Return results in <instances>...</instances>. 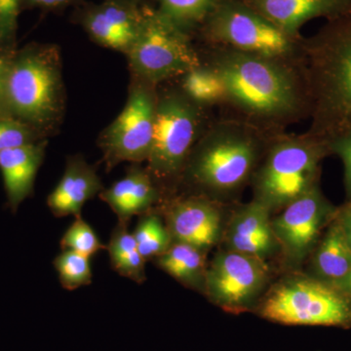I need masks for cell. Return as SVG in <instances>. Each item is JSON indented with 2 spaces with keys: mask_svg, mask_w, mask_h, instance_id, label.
<instances>
[{
  "mask_svg": "<svg viewBox=\"0 0 351 351\" xmlns=\"http://www.w3.org/2000/svg\"><path fill=\"white\" fill-rule=\"evenodd\" d=\"M269 210L252 200L235 210L223 232L226 250L267 260L279 251Z\"/></svg>",
  "mask_w": 351,
  "mask_h": 351,
  "instance_id": "5bb4252c",
  "label": "cell"
},
{
  "mask_svg": "<svg viewBox=\"0 0 351 351\" xmlns=\"http://www.w3.org/2000/svg\"><path fill=\"white\" fill-rule=\"evenodd\" d=\"M274 136L228 117L212 120L189 154L180 186L219 203L234 199L251 184Z\"/></svg>",
  "mask_w": 351,
  "mask_h": 351,
  "instance_id": "3957f363",
  "label": "cell"
},
{
  "mask_svg": "<svg viewBox=\"0 0 351 351\" xmlns=\"http://www.w3.org/2000/svg\"><path fill=\"white\" fill-rule=\"evenodd\" d=\"M130 221H119L107 245L110 265L120 276L137 284L147 280L145 261L138 251L133 233L129 232Z\"/></svg>",
  "mask_w": 351,
  "mask_h": 351,
  "instance_id": "7402d4cb",
  "label": "cell"
},
{
  "mask_svg": "<svg viewBox=\"0 0 351 351\" xmlns=\"http://www.w3.org/2000/svg\"><path fill=\"white\" fill-rule=\"evenodd\" d=\"M142 17V9L133 2L110 0L88 11L83 23L97 43L127 54L137 38Z\"/></svg>",
  "mask_w": 351,
  "mask_h": 351,
  "instance_id": "9a60e30c",
  "label": "cell"
},
{
  "mask_svg": "<svg viewBox=\"0 0 351 351\" xmlns=\"http://www.w3.org/2000/svg\"><path fill=\"white\" fill-rule=\"evenodd\" d=\"M330 152L338 156L345 166V184L348 197L351 201V134L332 138L328 142Z\"/></svg>",
  "mask_w": 351,
  "mask_h": 351,
  "instance_id": "f1b7e54d",
  "label": "cell"
},
{
  "mask_svg": "<svg viewBox=\"0 0 351 351\" xmlns=\"http://www.w3.org/2000/svg\"><path fill=\"white\" fill-rule=\"evenodd\" d=\"M336 212L319 186H316L271 219L272 230L287 269L301 267L313 253L323 228L331 223Z\"/></svg>",
  "mask_w": 351,
  "mask_h": 351,
  "instance_id": "7c38bea8",
  "label": "cell"
},
{
  "mask_svg": "<svg viewBox=\"0 0 351 351\" xmlns=\"http://www.w3.org/2000/svg\"><path fill=\"white\" fill-rule=\"evenodd\" d=\"M75 218L60 242L62 251L76 252L90 258L99 252L106 250L107 246L99 239L94 228L82 216Z\"/></svg>",
  "mask_w": 351,
  "mask_h": 351,
  "instance_id": "4316f807",
  "label": "cell"
},
{
  "mask_svg": "<svg viewBox=\"0 0 351 351\" xmlns=\"http://www.w3.org/2000/svg\"><path fill=\"white\" fill-rule=\"evenodd\" d=\"M311 265L314 278L331 285L339 282L350 272L351 247L336 215L324 237L314 248Z\"/></svg>",
  "mask_w": 351,
  "mask_h": 351,
  "instance_id": "ffe728a7",
  "label": "cell"
},
{
  "mask_svg": "<svg viewBox=\"0 0 351 351\" xmlns=\"http://www.w3.org/2000/svg\"><path fill=\"white\" fill-rule=\"evenodd\" d=\"M219 0H157L159 11L182 31L195 36Z\"/></svg>",
  "mask_w": 351,
  "mask_h": 351,
  "instance_id": "d4e9b609",
  "label": "cell"
},
{
  "mask_svg": "<svg viewBox=\"0 0 351 351\" xmlns=\"http://www.w3.org/2000/svg\"><path fill=\"white\" fill-rule=\"evenodd\" d=\"M207 252L193 245L172 242L162 255L154 258L157 267L184 287L204 294Z\"/></svg>",
  "mask_w": 351,
  "mask_h": 351,
  "instance_id": "44dd1931",
  "label": "cell"
},
{
  "mask_svg": "<svg viewBox=\"0 0 351 351\" xmlns=\"http://www.w3.org/2000/svg\"><path fill=\"white\" fill-rule=\"evenodd\" d=\"M21 0H0V36H8L15 29Z\"/></svg>",
  "mask_w": 351,
  "mask_h": 351,
  "instance_id": "f546056e",
  "label": "cell"
},
{
  "mask_svg": "<svg viewBox=\"0 0 351 351\" xmlns=\"http://www.w3.org/2000/svg\"><path fill=\"white\" fill-rule=\"evenodd\" d=\"M157 103L156 86L138 80L122 112L101 133L107 170L121 162L140 164L151 152Z\"/></svg>",
  "mask_w": 351,
  "mask_h": 351,
  "instance_id": "30bf717a",
  "label": "cell"
},
{
  "mask_svg": "<svg viewBox=\"0 0 351 351\" xmlns=\"http://www.w3.org/2000/svg\"><path fill=\"white\" fill-rule=\"evenodd\" d=\"M198 48L201 62L223 80V117L276 135L309 119L311 100L302 66L228 49Z\"/></svg>",
  "mask_w": 351,
  "mask_h": 351,
  "instance_id": "6da1fadb",
  "label": "cell"
},
{
  "mask_svg": "<svg viewBox=\"0 0 351 351\" xmlns=\"http://www.w3.org/2000/svg\"><path fill=\"white\" fill-rule=\"evenodd\" d=\"M140 29L127 52L132 71L141 82L157 85L182 77L202 62L193 36L157 9L145 7Z\"/></svg>",
  "mask_w": 351,
  "mask_h": 351,
  "instance_id": "ba28073f",
  "label": "cell"
},
{
  "mask_svg": "<svg viewBox=\"0 0 351 351\" xmlns=\"http://www.w3.org/2000/svg\"><path fill=\"white\" fill-rule=\"evenodd\" d=\"M180 89L200 107L208 108L223 106L226 89L223 80L213 69L201 64L179 78Z\"/></svg>",
  "mask_w": 351,
  "mask_h": 351,
  "instance_id": "603a6c76",
  "label": "cell"
},
{
  "mask_svg": "<svg viewBox=\"0 0 351 351\" xmlns=\"http://www.w3.org/2000/svg\"><path fill=\"white\" fill-rule=\"evenodd\" d=\"M32 5L43 7V8H57L71 3L73 0H27Z\"/></svg>",
  "mask_w": 351,
  "mask_h": 351,
  "instance_id": "d6a6232c",
  "label": "cell"
},
{
  "mask_svg": "<svg viewBox=\"0 0 351 351\" xmlns=\"http://www.w3.org/2000/svg\"><path fill=\"white\" fill-rule=\"evenodd\" d=\"M138 217L137 226L132 233L145 262L154 261L168 250L173 242L172 237L156 209Z\"/></svg>",
  "mask_w": 351,
  "mask_h": 351,
  "instance_id": "cb8c5ba5",
  "label": "cell"
},
{
  "mask_svg": "<svg viewBox=\"0 0 351 351\" xmlns=\"http://www.w3.org/2000/svg\"><path fill=\"white\" fill-rule=\"evenodd\" d=\"M258 313L284 325L348 328L351 299L313 276L288 277L267 293Z\"/></svg>",
  "mask_w": 351,
  "mask_h": 351,
  "instance_id": "9c48e42d",
  "label": "cell"
},
{
  "mask_svg": "<svg viewBox=\"0 0 351 351\" xmlns=\"http://www.w3.org/2000/svg\"><path fill=\"white\" fill-rule=\"evenodd\" d=\"M269 278L265 260L226 249L207 267L204 294L228 313H243L258 301Z\"/></svg>",
  "mask_w": 351,
  "mask_h": 351,
  "instance_id": "8fae6325",
  "label": "cell"
},
{
  "mask_svg": "<svg viewBox=\"0 0 351 351\" xmlns=\"http://www.w3.org/2000/svg\"><path fill=\"white\" fill-rule=\"evenodd\" d=\"M100 198L107 203L119 221H130L156 209L162 203L163 196L145 168L133 164L126 175L101 191Z\"/></svg>",
  "mask_w": 351,
  "mask_h": 351,
  "instance_id": "e0dca14e",
  "label": "cell"
},
{
  "mask_svg": "<svg viewBox=\"0 0 351 351\" xmlns=\"http://www.w3.org/2000/svg\"><path fill=\"white\" fill-rule=\"evenodd\" d=\"M45 149V142H36L0 152V171L7 202L13 213L32 195Z\"/></svg>",
  "mask_w": 351,
  "mask_h": 351,
  "instance_id": "d6986e66",
  "label": "cell"
},
{
  "mask_svg": "<svg viewBox=\"0 0 351 351\" xmlns=\"http://www.w3.org/2000/svg\"><path fill=\"white\" fill-rule=\"evenodd\" d=\"M55 269L58 272L60 283L66 290L73 291L92 283L90 258L76 252L64 250L55 258Z\"/></svg>",
  "mask_w": 351,
  "mask_h": 351,
  "instance_id": "484cf974",
  "label": "cell"
},
{
  "mask_svg": "<svg viewBox=\"0 0 351 351\" xmlns=\"http://www.w3.org/2000/svg\"><path fill=\"white\" fill-rule=\"evenodd\" d=\"M208 110L188 98L180 87L157 92L154 135L145 169L162 193L163 201L179 191L189 154L212 122Z\"/></svg>",
  "mask_w": 351,
  "mask_h": 351,
  "instance_id": "5b68a950",
  "label": "cell"
},
{
  "mask_svg": "<svg viewBox=\"0 0 351 351\" xmlns=\"http://www.w3.org/2000/svg\"><path fill=\"white\" fill-rule=\"evenodd\" d=\"M335 288L338 289L341 293L351 299V270L348 276L343 277L339 282L332 284Z\"/></svg>",
  "mask_w": 351,
  "mask_h": 351,
  "instance_id": "836d02e7",
  "label": "cell"
},
{
  "mask_svg": "<svg viewBox=\"0 0 351 351\" xmlns=\"http://www.w3.org/2000/svg\"><path fill=\"white\" fill-rule=\"evenodd\" d=\"M336 219L351 247V201L343 209L336 212Z\"/></svg>",
  "mask_w": 351,
  "mask_h": 351,
  "instance_id": "4dcf8cb0",
  "label": "cell"
},
{
  "mask_svg": "<svg viewBox=\"0 0 351 351\" xmlns=\"http://www.w3.org/2000/svg\"><path fill=\"white\" fill-rule=\"evenodd\" d=\"M331 156L326 141L304 132L276 134L252 178L253 200L272 212L319 186L321 163Z\"/></svg>",
  "mask_w": 351,
  "mask_h": 351,
  "instance_id": "277c9868",
  "label": "cell"
},
{
  "mask_svg": "<svg viewBox=\"0 0 351 351\" xmlns=\"http://www.w3.org/2000/svg\"><path fill=\"white\" fill-rule=\"evenodd\" d=\"M36 142L34 133L25 122L0 117V152Z\"/></svg>",
  "mask_w": 351,
  "mask_h": 351,
  "instance_id": "83f0119b",
  "label": "cell"
},
{
  "mask_svg": "<svg viewBox=\"0 0 351 351\" xmlns=\"http://www.w3.org/2000/svg\"><path fill=\"white\" fill-rule=\"evenodd\" d=\"M196 36L204 45L302 66L304 36H289L239 0H219Z\"/></svg>",
  "mask_w": 351,
  "mask_h": 351,
  "instance_id": "8992f818",
  "label": "cell"
},
{
  "mask_svg": "<svg viewBox=\"0 0 351 351\" xmlns=\"http://www.w3.org/2000/svg\"><path fill=\"white\" fill-rule=\"evenodd\" d=\"M302 69L311 100L307 132L330 142L351 134V10L302 44Z\"/></svg>",
  "mask_w": 351,
  "mask_h": 351,
  "instance_id": "7a4b0ae2",
  "label": "cell"
},
{
  "mask_svg": "<svg viewBox=\"0 0 351 351\" xmlns=\"http://www.w3.org/2000/svg\"><path fill=\"white\" fill-rule=\"evenodd\" d=\"M9 66L10 64L7 62L5 57L0 54V99L3 98L4 91H5V83L7 73H8Z\"/></svg>",
  "mask_w": 351,
  "mask_h": 351,
  "instance_id": "1f68e13d",
  "label": "cell"
},
{
  "mask_svg": "<svg viewBox=\"0 0 351 351\" xmlns=\"http://www.w3.org/2000/svg\"><path fill=\"white\" fill-rule=\"evenodd\" d=\"M123 1H128V2H133L135 1V0H123Z\"/></svg>",
  "mask_w": 351,
  "mask_h": 351,
  "instance_id": "e575fe53",
  "label": "cell"
},
{
  "mask_svg": "<svg viewBox=\"0 0 351 351\" xmlns=\"http://www.w3.org/2000/svg\"><path fill=\"white\" fill-rule=\"evenodd\" d=\"M61 58L54 46L27 51L9 66L4 98L25 124L54 129L63 114Z\"/></svg>",
  "mask_w": 351,
  "mask_h": 351,
  "instance_id": "52a82bcc",
  "label": "cell"
},
{
  "mask_svg": "<svg viewBox=\"0 0 351 351\" xmlns=\"http://www.w3.org/2000/svg\"><path fill=\"white\" fill-rule=\"evenodd\" d=\"M103 189L93 166L82 156H71L61 180L48 195L47 206L57 218L82 216L85 203L100 195Z\"/></svg>",
  "mask_w": 351,
  "mask_h": 351,
  "instance_id": "ac0fdd59",
  "label": "cell"
},
{
  "mask_svg": "<svg viewBox=\"0 0 351 351\" xmlns=\"http://www.w3.org/2000/svg\"><path fill=\"white\" fill-rule=\"evenodd\" d=\"M277 27L302 38L301 29L309 21L339 17L351 10V0H239Z\"/></svg>",
  "mask_w": 351,
  "mask_h": 351,
  "instance_id": "2e32d148",
  "label": "cell"
},
{
  "mask_svg": "<svg viewBox=\"0 0 351 351\" xmlns=\"http://www.w3.org/2000/svg\"><path fill=\"white\" fill-rule=\"evenodd\" d=\"M223 203L188 193L164 200L156 209L161 214L173 242H182L208 252L223 237Z\"/></svg>",
  "mask_w": 351,
  "mask_h": 351,
  "instance_id": "4fadbf2b",
  "label": "cell"
}]
</instances>
